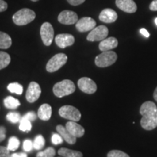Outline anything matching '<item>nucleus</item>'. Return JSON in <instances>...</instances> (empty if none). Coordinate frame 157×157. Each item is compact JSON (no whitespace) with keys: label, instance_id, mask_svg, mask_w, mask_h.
Masks as SVG:
<instances>
[{"label":"nucleus","instance_id":"obj_12","mask_svg":"<svg viewBox=\"0 0 157 157\" xmlns=\"http://www.w3.org/2000/svg\"><path fill=\"white\" fill-rule=\"evenodd\" d=\"M59 23L64 25H72L78 21V15L75 12L71 10H63L60 13L58 17Z\"/></svg>","mask_w":157,"mask_h":157},{"label":"nucleus","instance_id":"obj_18","mask_svg":"<svg viewBox=\"0 0 157 157\" xmlns=\"http://www.w3.org/2000/svg\"><path fill=\"white\" fill-rule=\"evenodd\" d=\"M56 130L59 134L61 135V137L63 138V140L65 141H66L68 144H75L76 142V137L71 134L66 127L62 126V125H58V126L56 127Z\"/></svg>","mask_w":157,"mask_h":157},{"label":"nucleus","instance_id":"obj_28","mask_svg":"<svg viewBox=\"0 0 157 157\" xmlns=\"http://www.w3.org/2000/svg\"><path fill=\"white\" fill-rule=\"evenodd\" d=\"M56 156V150L52 147H49L44 151H39L36 154V157H54Z\"/></svg>","mask_w":157,"mask_h":157},{"label":"nucleus","instance_id":"obj_10","mask_svg":"<svg viewBox=\"0 0 157 157\" xmlns=\"http://www.w3.org/2000/svg\"><path fill=\"white\" fill-rule=\"evenodd\" d=\"M78 87L81 91L87 94H93L97 90V84L88 77H82L78 81Z\"/></svg>","mask_w":157,"mask_h":157},{"label":"nucleus","instance_id":"obj_31","mask_svg":"<svg viewBox=\"0 0 157 157\" xmlns=\"http://www.w3.org/2000/svg\"><path fill=\"white\" fill-rule=\"evenodd\" d=\"M51 140H52V144L54 145H59L61 144L63 142V138L61 137L59 133H52V138H51Z\"/></svg>","mask_w":157,"mask_h":157},{"label":"nucleus","instance_id":"obj_32","mask_svg":"<svg viewBox=\"0 0 157 157\" xmlns=\"http://www.w3.org/2000/svg\"><path fill=\"white\" fill-rule=\"evenodd\" d=\"M23 148L25 152H30L34 148V143L31 140L27 139V140H25L24 142H23Z\"/></svg>","mask_w":157,"mask_h":157},{"label":"nucleus","instance_id":"obj_27","mask_svg":"<svg viewBox=\"0 0 157 157\" xmlns=\"http://www.w3.org/2000/svg\"><path fill=\"white\" fill-rule=\"evenodd\" d=\"M6 118L10 122L15 124L18 121H21V116L18 112H15V111H13V112H10L6 116Z\"/></svg>","mask_w":157,"mask_h":157},{"label":"nucleus","instance_id":"obj_13","mask_svg":"<svg viewBox=\"0 0 157 157\" xmlns=\"http://www.w3.org/2000/svg\"><path fill=\"white\" fill-rule=\"evenodd\" d=\"M55 41L59 48L64 49L73 45L75 42V38L73 35L69 34H60L56 36Z\"/></svg>","mask_w":157,"mask_h":157},{"label":"nucleus","instance_id":"obj_15","mask_svg":"<svg viewBox=\"0 0 157 157\" xmlns=\"http://www.w3.org/2000/svg\"><path fill=\"white\" fill-rule=\"evenodd\" d=\"M66 128L71 134L76 137H82L85 132L84 127L74 121H68L66 124Z\"/></svg>","mask_w":157,"mask_h":157},{"label":"nucleus","instance_id":"obj_17","mask_svg":"<svg viewBox=\"0 0 157 157\" xmlns=\"http://www.w3.org/2000/svg\"><path fill=\"white\" fill-rule=\"evenodd\" d=\"M118 46V40L115 37H109L102 40L99 44V50L102 52L113 50Z\"/></svg>","mask_w":157,"mask_h":157},{"label":"nucleus","instance_id":"obj_19","mask_svg":"<svg viewBox=\"0 0 157 157\" xmlns=\"http://www.w3.org/2000/svg\"><path fill=\"white\" fill-rule=\"evenodd\" d=\"M39 119L43 121H48L52 116V107L48 103L42 104L38 110L37 113Z\"/></svg>","mask_w":157,"mask_h":157},{"label":"nucleus","instance_id":"obj_4","mask_svg":"<svg viewBox=\"0 0 157 157\" xmlns=\"http://www.w3.org/2000/svg\"><path fill=\"white\" fill-rule=\"evenodd\" d=\"M117 60V55L113 51H105L95 58V63L98 67L105 68L111 66Z\"/></svg>","mask_w":157,"mask_h":157},{"label":"nucleus","instance_id":"obj_7","mask_svg":"<svg viewBox=\"0 0 157 157\" xmlns=\"http://www.w3.org/2000/svg\"><path fill=\"white\" fill-rule=\"evenodd\" d=\"M109 35V29L105 25H99L90 31L87 39L90 42H98L105 39Z\"/></svg>","mask_w":157,"mask_h":157},{"label":"nucleus","instance_id":"obj_41","mask_svg":"<svg viewBox=\"0 0 157 157\" xmlns=\"http://www.w3.org/2000/svg\"><path fill=\"white\" fill-rule=\"evenodd\" d=\"M154 98L155 101H157V87L156 89L154 90Z\"/></svg>","mask_w":157,"mask_h":157},{"label":"nucleus","instance_id":"obj_2","mask_svg":"<svg viewBox=\"0 0 157 157\" xmlns=\"http://www.w3.org/2000/svg\"><path fill=\"white\" fill-rule=\"evenodd\" d=\"M76 90L75 84L69 79H64L59 82L52 88L54 95L58 98H63L74 93Z\"/></svg>","mask_w":157,"mask_h":157},{"label":"nucleus","instance_id":"obj_38","mask_svg":"<svg viewBox=\"0 0 157 157\" xmlns=\"http://www.w3.org/2000/svg\"><path fill=\"white\" fill-rule=\"evenodd\" d=\"M149 9L151 11H157V0H153L149 6Z\"/></svg>","mask_w":157,"mask_h":157},{"label":"nucleus","instance_id":"obj_24","mask_svg":"<svg viewBox=\"0 0 157 157\" xmlns=\"http://www.w3.org/2000/svg\"><path fill=\"white\" fill-rule=\"evenodd\" d=\"M7 90L11 93H15L17 95H21L23 92V86L17 82H13V83L10 84L7 86Z\"/></svg>","mask_w":157,"mask_h":157},{"label":"nucleus","instance_id":"obj_37","mask_svg":"<svg viewBox=\"0 0 157 157\" xmlns=\"http://www.w3.org/2000/svg\"><path fill=\"white\" fill-rule=\"evenodd\" d=\"M8 7L7 3L4 0H0V13L5 11Z\"/></svg>","mask_w":157,"mask_h":157},{"label":"nucleus","instance_id":"obj_44","mask_svg":"<svg viewBox=\"0 0 157 157\" xmlns=\"http://www.w3.org/2000/svg\"><path fill=\"white\" fill-rule=\"evenodd\" d=\"M31 1H32V2H37V1H39V0H31Z\"/></svg>","mask_w":157,"mask_h":157},{"label":"nucleus","instance_id":"obj_21","mask_svg":"<svg viewBox=\"0 0 157 157\" xmlns=\"http://www.w3.org/2000/svg\"><path fill=\"white\" fill-rule=\"evenodd\" d=\"M12 45V39L10 35L0 31V49H8Z\"/></svg>","mask_w":157,"mask_h":157},{"label":"nucleus","instance_id":"obj_29","mask_svg":"<svg viewBox=\"0 0 157 157\" xmlns=\"http://www.w3.org/2000/svg\"><path fill=\"white\" fill-rule=\"evenodd\" d=\"M31 127H32V126H31L30 121L27 120V119H21L19 125L20 130L23 131V132H30Z\"/></svg>","mask_w":157,"mask_h":157},{"label":"nucleus","instance_id":"obj_20","mask_svg":"<svg viewBox=\"0 0 157 157\" xmlns=\"http://www.w3.org/2000/svg\"><path fill=\"white\" fill-rule=\"evenodd\" d=\"M58 154L62 157H82L83 154L82 152L77 151L71 150V149L62 148L59 149Z\"/></svg>","mask_w":157,"mask_h":157},{"label":"nucleus","instance_id":"obj_26","mask_svg":"<svg viewBox=\"0 0 157 157\" xmlns=\"http://www.w3.org/2000/svg\"><path fill=\"white\" fill-rule=\"evenodd\" d=\"M34 148L36 150H41L45 145V140L44 137L42 135H38L34 138Z\"/></svg>","mask_w":157,"mask_h":157},{"label":"nucleus","instance_id":"obj_42","mask_svg":"<svg viewBox=\"0 0 157 157\" xmlns=\"http://www.w3.org/2000/svg\"><path fill=\"white\" fill-rule=\"evenodd\" d=\"M155 23H156V25H157V17L155 18Z\"/></svg>","mask_w":157,"mask_h":157},{"label":"nucleus","instance_id":"obj_33","mask_svg":"<svg viewBox=\"0 0 157 157\" xmlns=\"http://www.w3.org/2000/svg\"><path fill=\"white\" fill-rule=\"evenodd\" d=\"M36 117H37V115L36 114V113H35L34 111H30V112L25 113V114L23 116V117L21 118V119H27V120L32 121L36 120Z\"/></svg>","mask_w":157,"mask_h":157},{"label":"nucleus","instance_id":"obj_30","mask_svg":"<svg viewBox=\"0 0 157 157\" xmlns=\"http://www.w3.org/2000/svg\"><path fill=\"white\" fill-rule=\"evenodd\" d=\"M107 157H129V156L121 151L112 150L108 153Z\"/></svg>","mask_w":157,"mask_h":157},{"label":"nucleus","instance_id":"obj_34","mask_svg":"<svg viewBox=\"0 0 157 157\" xmlns=\"http://www.w3.org/2000/svg\"><path fill=\"white\" fill-rule=\"evenodd\" d=\"M10 151L7 147L0 146V157H10Z\"/></svg>","mask_w":157,"mask_h":157},{"label":"nucleus","instance_id":"obj_1","mask_svg":"<svg viewBox=\"0 0 157 157\" xmlns=\"http://www.w3.org/2000/svg\"><path fill=\"white\" fill-rule=\"evenodd\" d=\"M157 106L154 102L146 101L141 105L140 113L142 115L140 125L146 130H153L157 127L156 112Z\"/></svg>","mask_w":157,"mask_h":157},{"label":"nucleus","instance_id":"obj_39","mask_svg":"<svg viewBox=\"0 0 157 157\" xmlns=\"http://www.w3.org/2000/svg\"><path fill=\"white\" fill-rule=\"evenodd\" d=\"M10 157H28V155L25 153L19 152V153H14V154H11Z\"/></svg>","mask_w":157,"mask_h":157},{"label":"nucleus","instance_id":"obj_6","mask_svg":"<svg viewBox=\"0 0 157 157\" xmlns=\"http://www.w3.org/2000/svg\"><path fill=\"white\" fill-rule=\"evenodd\" d=\"M58 113L62 118L74 121H78L82 117L80 111L76 107L69 105L62 106L59 109Z\"/></svg>","mask_w":157,"mask_h":157},{"label":"nucleus","instance_id":"obj_16","mask_svg":"<svg viewBox=\"0 0 157 157\" xmlns=\"http://www.w3.org/2000/svg\"><path fill=\"white\" fill-rule=\"evenodd\" d=\"M117 13L112 9L106 8L101 11L99 15V19L102 22L105 23H111L117 20Z\"/></svg>","mask_w":157,"mask_h":157},{"label":"nucleus","instance_id":"obj_22","mask_svg":"<svg viewBox=\"0 0 157 157\" xmlns=\"http://www.w3.org/2000/svg\"><path fill=\"white\" fill-rule=\"evenodd\" d=\"M4 105L8 109H15L21 105V103L16 98L12 96H8L4 100Z\"/></svg>","mask_w":157,"mask_h":157},{"label":"nucleus","instance_id":"obj_35","mask_svg":"<svg viewBox=\"0 0 157 157\" xmlns=\"http://www.w3.org/2000/svg\"><path fill=\"white\" fill-rule=\"evenodd\" d=\"M6 137V128L4 126H0V143Z\"/></svg>","mask_w":157,"mask_h":157},{"label":"nucleus","instance_id":"obj_25","mask_svg":"<svg viewBox=\"0 0 157 157\" xmlns=\"http://www.w3.org/2000/svg\"><path fill=\"white\" fill-rule=\"evenodd\" d=\"M20 146V140L18 138L15 136H12L10 137L8 140V145H7V148L9 151H15V150H17L18 148Z\"/></svg>","mask_w":157,"mask_h":157},{"label":"nucleus","instance_id":"obj_11","mask_svg":"<svg viewBox=\"0 0 157 157\" xmlns=\"http://www.w3.org/2000/svg\"><path fill=\"white\" fill-rule=\"evenodd\" d=\"M95 21L90 17H82L76 23V29L79 32H87L92 31L94 28H95Z\"/></svg>","mask_w":157,"mask_h":157},{"label":"nucleus","instance_id":"obj_40","mask_svg":"<svg viewBox=\"0 0 157 157\" xmlns=\"http://www.w3.org/2000/svg\"><path fill=\"white\" fill-rule=\"evenodd\" d=\"M140 33L143 35V36L146 37V38H148V37H149V36H150V34L148 33V31L145 29H141L140 30Z\"/></svg>","mask_w":157,"mask_h":157},{"label":"nucleus","instance_id":"obj_8","mask_svg":"<svg viewBox=\"0 0 157 157\" xmlns=\"http://www.w3.org/2000/svg\"><path fill=\"white\" fill-rule=\"evenodd\" d=\"M40 35L44 45H51L54 38V29L52 25L48 22L43 23L40 29Z\"/></svg>","mask_w":157,"mask_h":157},{"label":"nucleus","instance_id":"obj_14","mask_svg":"<svg viewBox=\"0 0 157 157\" xmlns=\"http://www.w3.org/2000/svg\"><path fill=\"white\" fill-rule=\"evenodd\" d=\"M116 5L127 13H134L137 10V5L133 0H116Z\"/></svg>","mask_w":157,"mask_h":157},{"label":"nucleus","instance_id":"obj_23","mask_svg":"<svg viewBox=\"0 0 157 157\" xmlns=\"http://www.w3.org/2000/svg\"><path fill=\"white\" fill-rule=\"evenodd\" d=\"M11 61V58L7 52L0 51V70L7 67Z\"/></svg>","mask_w":157,"mask_h":157},{"label":"nucleus","instance_id":"obj_36","mask_svg":"<svg viewBox=\"0 0 157 157\" xmlns=\"http://www.w3.org/2000/svg\"><path fill=\"white\" fill-rule=\"evenodd\" d=\"M67 2L70 5L73 6H77L84 3L85 2V0H67Z\"/></svg>","mask_w":157,"mask_h":157},{"label":"nucleus","instance_id":"obj_5","mask_svg":"<svg viewBox=\"0 0 157 157\" xmlns=\"http://www.w3.org/2000/svg\"><path fill=\"white\" fill-rule=\"evenodd\" d=\"M68 60V57L64 53H58L54 56L49 60L46 66V69L50 73H53L55 71L62 68Z\"/></svg>","mask_w":157,"mask_h":157},{"label":"nucleus","instance_id":"obj_43","mask_svg":"<svg viewBox=\"0 0 157 157\" xmlns=\"http://www.w3.org/2000/svg\"><path fill=\"white\" fill-rule=\"evenodd\" d=\"M156 121H157V110H156Z\"/></svg>","mask_w":157,"mask_h":157},{"label":"nucleus","instance_id":"obj_3","mask_svg":"<svg viewBox=\"0 0 157 157\" xmlns=\"http://www.w3.org/2000/svg\"><path fill=\"white\" fill-rule=\"evenodd\" d=\"M36 17V13L28 8L20 10L13 15V21L17 25H25L29 24Z\"/></svg>","mask_w":157,"mask_h":157},{"label":"nucleus","instance_id":"obj_9","mask_svg":"<svg viewBox=\"0 0 157 157\" xmlns=\"http://www.w3.org/2000/svg\"><path fill=\"white\" fill-rule=\"evenodd\" d=\"M41 93L42 90L39 84L36 82H31L27 89L25 98L29 103H34L40 97Z\"/></svg>","mask_w":157,"mask_h":157}]
</instances>
